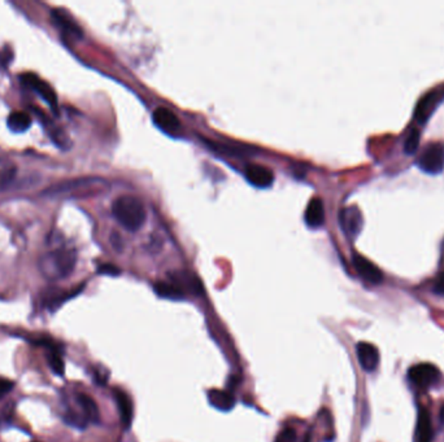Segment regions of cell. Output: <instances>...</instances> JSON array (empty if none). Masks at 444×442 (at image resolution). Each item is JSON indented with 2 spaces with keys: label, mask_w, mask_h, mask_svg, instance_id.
<instances>
[{
  "label": "cell",
  "mask_w": 444,
  "mask_h": 442,
  "mask_svg": "<svg viewBox=\"0 0 444 442\" xmlns=\"http://www.w3.org/2000/svg\"><path fill=\"white\" fill-rule=\"evenodd\" d=\"M155 292L160 297L170 298V300H181L184 297V291L175 282H159L155 284Z\"/></svg>",
  "instance_id": "obj_17"
},
{
  "label": "cell",
  "mask_w": 444,
  "mask_h": 442,
  "mask_svg": "<svg viewBox=\"0 0 444 442\" xmlns=\"http://www.w3.org/2000/svg\"><path fill=\"white\" fill-rule=\"evenodd\" d=\"M114 397L116 405L119 408L120 416H121L122 424L125 425L126 428L130 427L133 415H134V408H133L130 397L121 389H114Z\"/></svg>",
  "instance_id": "obj_12"
},
{
  "label": "cell",
  "mask_w": 444,
  "mask_h": 442,
  "mask_svg": "<svg viewBox=\"0 0 444 442\" xmlns=\"http://www.w3.org/2000/svg\"><path fill=\"white\" fill-rule=\"evenodd\" d=\"M47 362L50 364V368L58 376H62L65 373V364L62 359L61 350H48L47 352Z\"/></svg>",
  "instance_id": "obj_20"
},
{
  "label": "cell",
  "mask_w": 444,
  "mask_h": 442,
  "mask_svg": "<svg viewBox=\"0 0 444 442\" xmlns=\"http://www.w3.org/2000/svg\"><path fill=\"white\" fill-rule=\"evenodd\" d=\"M208 399L209 403L213 408L221 410V411H229L236 405L234 396L227 390L210 389L208 392Z\"/></svg>",
  "instance_id": "obj_14"
},
{
  "label": "cell",
  "mask_w": 444,
  "mask_h": 442,
  "mask_svg": "<svg viewBox=\"0 0 444 442\" xmlns=\"http://www.w3.org/2000/svg\"><path fill=\"white\" fill-rule=\"evenodd\" d=\"M440 373L438 367L431 364H419L410 367L408 371L410 382L419 389H427L438 382Z\"/></svg>",
  "instance_id": "obj_4"
},
{
  "label": "cell",
  "mask_w": 444,
  "mask_h": 442,
  "mask_svg": "<svg viewBox=\"0 0 444 442\" xmlns=\"http://www.w3.org/2000/svg\"><path fill=\"white\" fill-rule=\"evenodd\" d=\"M15 388V382L6 379V378H0V399L6 397L8 393L12 392Z\"/></svg>",
  "instance_id": "obj_24"
},
{
  "label": "cell",
  "mask_w": 444,
  "mask_h": 442,
  "mask_svg": "<svg viewBox=\"0 0 444 442\" xmlns=\"http://www.w3.org/2000/svg\"><path fill=\"white\" fill-rule=\"evenodd\" d=\"M305 222L309 227L317 228L325 222V209L323 200L314 198L309 201L308 208L305 210Z\"/></svg>",
  "instance_id": "obj_13"
},
{
  "label": "cell",
  "mask_w": 444,
  "mask_h": 442,
  "mask_svg": "<svg viewBox=\"0 0 444 442\" xmlns=\"http://www.w3.org/2000/svg\"><path fill=\"white\" fill-rule=\"evenodd\" d=\"M419 134H421V132H419L418 129H412L410 134H408V137L405 139L404 152H405L408 156H412V155L416 153L418 146H419V138H421Z\"/></svg>",
  "instance_id": "obj_21"
},
{
  "label": "cell",
  "mask_w": 444,
  "mask_h": 442,
  "mask_svg": "<svg viewBox=\"0 0 444 442\" xmlns=\"http://www.w3.org/2000/svg\"><path fill=\"white\" fill-rule=\"evenodd\" d=\"M73 399L81 410L82 415L85 416V419L88 420V423H99L100 414H99V408H97V405L94 399L82 392L74 393V399Z\"/></svg>",
  "instance_id": "obj_10"
},
{
  "label": "cell",
  "mask_w": 444,
  "mask_h": 442,
  "mask_svg": "<svg viewBox=\"0 0 444 442\" xmlns=\"http://www.w3.org/2000/svg\"><path fill=\"white\" fill-rule=\"evenodd\" d=\"M97 272L99 274H103V275H109V277H117L120 275L121 270L119 269L117 266H114L112 263H103L97 268Z\"/></svg>",
  "instance_id": "obj_23"
},
{
  "label": "cell",
  "mask_w": 444,
  "mask_h": 442,
  "mask_svg": "<svg viewBox=\"0 0 444 442\" xmlns=\"http://www.w3.org/2000/svg\"><path fill=\"white\" fill-rule=\"evenodd\" d=\"M53 18L56 25L60 27L64 33L72 35L74 38H82V30L64 9H56L53 13Z\"/></svg>",
  "instance_id": "obj_15"
},
{
  "label": "cell",
  "mask_w": 444,
  "mask_h": 442,
  "mask_svg": "<svg viewBox=\"0 0 444 442\" xmlns=\"http://www.w3.org/2000/svg\"><path fill=\"white\" fill-rule=\"evenodd\" d=\"M439 419H440V422L444 424V405L440 408V413H439Z\"/></svg>",
  "instance_id": "obj_27"
},
{
  "label": "cell",
  "mask_w": 444,
  "mask_h": 442,
  "mask_svg": "<svg viewBox=\"0 0 444 442\" xmlns=\"http://www.w3.org/2000/svg\"><path fill=\"white\" fill-rule=\"evenodd\" d=\"M276 442H296V432L294 429H283L281 434L277 436Z\"/></svg>",
  "instance_id": "obj_25"
},
{
  "label": "cell",
  "mask_w": 444,
  "mask_h": 442,
  "mask_svg": "<svg viewBox=\"0 0 444 442\" xmlns=\"http://www.w3.org/2000/svg\"><path fill=\"white\" fill-rule=\"evenodd\" d=\"M154 122L156 123L157 127H160L161 130L173 134L180 130L181 127V122L178 120V117L175 113L166 108H157L156 111L152 114Z\"/></svg>",
  "instance_id": "obj_11"
},
{
  "label": "cell",
  "mask_w": 444,
  "mask_h": 442,
  "mask_svg": "<svg viewBox=\"0 0 444 442\" xmlns=\"http://www.w3.org/2000/svg\"><path fill=\"white\" fill-rule=\"evenodd\" d=\"M79 291L72 292V293H65V292H56V291H50L47 295H44L43 303L44 306L53 312L55 309H58L64 301H67L70 297L79 293Z\"/></svg>",
  "instance_id": "obj_19"
},
{
  "label": "cell",
  "mask_w": 444,
  "mask_h": 442,
  "mask_svg": "<svg viewBox=\"0 0 444 442\" xmlns=\"http://www.w3.org/2000/svg\"><path fill=\"white\" fill-rule=\"evenodd\" d=\"M434 291H436V293H439V295H444V270L443 272L436 279Z\"/></svg>",
  "instance_id": "obj_26"
},
{
  "label": "cell",
  "mask_w": 444,
  "mask_h": 442,
  "mask_svg": "<svg viewBox=\"0 0 444 442\" xmlns=\"http://www.w3.org/2000/svg\"><path fill=\"white\" fill-rule=\"evenodd\" d=\"M7 123H8V127L11 131L21 134V132H25V131L30 129L32 118H30V116L27 113L13 112L12 114H9Z\"/></svg>",
  "instance_id": "obj_18"
},
{
  "label": "cell",
  "mask_w": 444,
  "mask_h": 442,
  "mask_svg": "<svg viewBox=\"0 0 444 442\" xmlns=\"http://www.w3.org/2000/svg\"><path fill=\"white\" fill-rule=\"evenodd\" d=\"M245 179L257 188H267L274 182V175L271 170L262 165H250L244 170Z\"/></svg>",
  "instance_id": "obj_9"
},
{
  "label": "cell",
  "mask_w": 444,
  "mask_h": 442,
  "mask_svg": "<svg viewBox=\"0 0 444 442\" xmlns=\"http://www.w3.org/2000/svg\"><path fill=\"white\" fill-rule=\"evenodd\" d=\"M21 81L25 86L32 88L38 95L41 96L44 102L50 105V108L53 111L58 112V96H56L55 90L47 82H44L43 79L39 78L33 73H27V74L21 76Z\"/></svg>",
  "instance_id": "obj_5"
},
{
  "label": "cell",
  "mask_w": 444,
  "mask_h": 442,
  "mask_svg": "<svg viewBox=\"0 0 444 442\" xmlns=\"http://www.w3.org/2000/svg\"><path fill=\"white\" fill-rule=\"evenodd\" d=\"M357 359L366 373H373L379 364V352L369 343H358L356 347Z\"/></svg>",
  "instance_id": "obj_8"
},
{
  "label": "cell",
  "mask_w": 444,
  "mask_h": 442,
  "mask_svg": "<svg viewBox=\"0 0 444 442\" xmlns=\"http://www.w3.org/2000/svg\"><path fill=\"white\" fill-rule=\"evenodd\" d=\"M417 166L425 173L438 175L444 170V144L431 143L417 160Z\"/></svg>",
  "instance_id": "obj_3"
},
{
  "label": "cell",
  "mask_w": 444,
  "mask_h": 442,
  "mask_svg": "<svg viewBox=\"0 0 444 442\" xmlns=\"http://www.w3.org/2000/svg\"><path fill=\"white\" fill-rule=\"evenodd\" d=\"M433 437L431 419L426 408H419L418 411L417 427H416V438L417 442H430Z\"/></svg>",
  "instance_id": "obj_16"
},
{
  "label": "cell",
  "mask_w": 444,
  "mask_h": 442,
  "mask_svg": "<svg viewBox=\"0 0 444 442\" xmlns=\"http://www.w3.org/2000/svg\"><path fill=\"white\" fill-rule=\"evenodd\" d=\"M15 175H16V169L12 166L0 169V188L8 187L12 181L15 179Z\"/></svg>",
  "instance_id": "obj_22"
},
{
  "label": "cell",
  "mask_w": 444,
  "mask_h": 442,
  "mask_svg": "<svg viewBox=\"0 0 444 442\" xmlns=\"http://www.w3.org/2000/svg\"><path fill=\"white\" fill-rule=\"evenodd\" d=\"M76 251L69 248H58L46 253L39 260V270L48 280H59L72 274L76 266Z\"/></svg>",
  "instance_id": "obj_2"
},
{
  "label": "cell",
  "mask_w": 444,
  "mask_h": 442,
  "mask_svg": "<svg viewBox=\"0 0 444 442\" xmlns=\"http://www.w3.org/2000/svg\"><path fill=\"white\" fill-rule=\"evenodd\" d=\"M339 222L344 234L347 235L349 239H355L357 235L360 234L364 223L361 212L356 207L343 209L340 212Z\"/></svg>",
  "instance_id": "obj_6"
},
{
  "label": "cell",
  "mask_w": 444,
  "mask_h": 442,
  "mask_svg": "<svg viewBox=\"0 0 444 442\" xmlns=\"http://www.w3.org/2000/svg\"><path fill=\"white\" fill-rule=\"evenodd\" d=\"M354 266L356 269L357 274L363 277L365 282L370 284H379L384 280V274L381 272V270L375 266L373 262L360 256V254H354L352 257Z\"/></svg>",
  "instance_id": "obj_7"
},
{
  "label": "cell",
  "mask_w": 444,
  "mask_h": 442,
  "mask_svg": "<svg viewBox=\"0 0 444 442\" xmlns=\"http://www.w3.org/2000/svg\"><path fill=\"white\" fill-rule=\"evenodd\" d=\"M112 213L117 222L131 233L140 230L147 218L143 202L135 196H121L114 200Z\"/></svg>",
  "instance_id": "obj_1"
}]
</instances>
